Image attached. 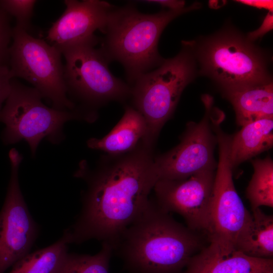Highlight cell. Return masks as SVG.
Returning a JSON list of instances; mask_svg holds the SVG:
<instances>
[{
  "label": "cell",
  "instance_id": "obj_3",
  "mask_svg": "<svg viewBox=\"0 0 273 273\" xmlns=\"http://www.w3.org/2000/svg\"><path fill=\"white\" fill-rule=\"evenodd\" d=\"M199 6L195 4L154 14L140 13L132 6L114 7L100 49L109 62L116 61L123 65L128 81L133 83L163 61L158 43L164 28L174 18Z\"/></svg>",
  "mask_w": 273,
  "mask_h": 273
},
{
  "label": "cell",
  "instance_id": "obj_4",
  "mask_svg": "<svg viewBox=\"0 0 273 273\" xmlns=\"http://www.w3.org/2000/svg\"><path fill=\"white\" fill-rule=\"evenodd\" d=\"M99 41L94 35L55 47L64 58V77L68 98L76 107L96 117L101 106L110 101L123 102L131 95V86L111 72L109 61L96 47Z\"/></svg>",
  "mask_w": 273,
  "mask_h": 273
},
{
  "label": "cell",
  "instance_id": "obj_18",
  "mask_svg": "<svg viewBox=\"0 0 273 273\" xmlns=\"http://www.w3.org/2000/svg\"><path fill=\"white\" fill-rule=\"evenodd\" d=\"M252 212L250 220L238 236L235 246L248 256L272 259L273 217L260 208Z\"/></svg>",
  "mask_w": 273,
  "mask_h": 273
},
{
  "label": "cell",
  "instance_id": "obj_21",
  "mask_svg": "<svg viewBox=\"0 0 273 273\" xmlns=\"http://www.w3.org/2000/svg\"><path fill=\"white\" fill-rule=\"evenodd\" d=\"M113 251L110 245L102 242L100 251L93 255L68 252L55 273H109Z\"/></svg>",
  "mask_w": 273,
  "mask_h": 273
},
{
  "label": "cell",
  "instance_id": "obj_27",
  "mask_svg": "<svg viewBox=\"0 0 273 273\" xmlns=\"http://www.w3.org/2000/svg\"><path fill=\"white\" fill-rule=\"evenodd\" d=\"M239 2L259 8H265L269 11L272 10V1H239Z\"/></svg>",
  "mask_w": 273,
  "mask_h": 273
},
{
  "label": "cell",
  "instance_id": "obj_1",
  "mask_svg": "<svg viewBox=\"0 0 273 273\" xmlns=\"http://www.w3.org/2000/svg\"><path fill=\"white\" fill-rule=\"evenodd\" d=\"M155 158L153 148L141 141L129 152L101 156L93 167L81 161L74 176L84 180L86 188L80 213L64 232L69 243L96 239L113 250L150 202L159 179Z\"/></svg>",
  "mask_w": 273,
  "mask_h": 273
},
{
  "label": "cell",
  "instance_id": "obj_7",
  "mask_svg": "<svg viewBox=\"0 0 273 273\" xmlns=\"http://www.w3.org/2000/svg\"><path fill=\"white\" fill-rule=\"evenodd\" d=\"M62 56L56 47L44 40L13 27L8 64L12 78L30 83L53 108L72 110L77 107L67 95Z\"/></svg>",
  "mask_w": 273,
  "mask_h": 273
},
{
  "label": "cell",
  "instance_id": "obj_26",
  "mask_svg": "<svg viewBox=\"0 0 273 273\" xmlns=\"http://www.w3.org/2000/svg\"><path fill=\"white\" fill-rule=\"evenodd\" d=\"M145 3L149 4H155L159 5L161 6L166 7L169 10H179L184 8L185 2L183 1H173V0H159V1H145Z\"/></svg>",
  "mask_w": 273,
  "mask_h": 273
},
{
  "label": "cell",
  "instance_id": "obj_8",
  "mask_svg": "<svg viewBox=\"0 0 273 273\" xmlns=\"http://www.w3.org/2000/svg\"><path fill=\"white\" fill-rule=\"evenodd\" d=\"M199 54L202 71L226 91L270 81L259 52L235 33L211 37L201 46Z\"/></svg>",
  "mask_w": 273,
  "mask_h": 273
},
{
  "label": "cell",
  "instance_id": "obj_10",
  "mask_svg": "<svg viewBox=\"0 0 273 273\" xmlns=\"http://www.w3.org/2000/svg\"><path fill=\"white\" fill-rule=\"evenodd\" d=\"M220 122L214 124L219 160L211 197L210 226L208 235L230 242L236 240L250 220L251 213L245 208L237 192L233 179V167L229 158L231 136L220 127Z\"/></svg>",
  "mask_w": 273,
  "mask_h": 273
},
{
  "label": "cell",
  "instance_id": "obj_11",
  "mask_svg": "<svg viewBox=\"0 0 273 273\" xmlns=\"http://www.w3.org/2000/svg\"><path fill=\"white\" fill-rule=\"evenodd\" d=\"M204 103L206 111L202 120L189 123L179 144L155 157L159 179H181L202 170L216 169L214 149L217 139L212 100L206 98Z\"/></svg>",
  "mask_w": 273,
  "mask_h": 273
},
{
  "label": "cell",
  "instance_id": "obj_22",
  "mask_svg": "<svg viewBox=\"0 0 273 273\" xmlns=\"http://www.w3.org/2000/svg\"><path fill=\"white\" fill-rule=\"evenodd\" d=\"M35 0H0V6L11 16L16 19L15 26L29 32Z\"/></svg>",
  "mask_w": 273,
  "mask_h": 273
},
{
  "label": "cell",
  "instance_id": "obj_2",
  "mask_svg": "<svg viewBox=\"0 0 273 273\" xmlns=\"http://www.w3.org/2000/svg\"><path fill=\"white\" fill-rule=\"evenodd\" d=\"M199 233L175 220L150 199L113 251L129 273H181L204 247Z\"/></svg>",
  "mask_w": 273,
  "mask_h": 273
},
{
  "label": "cell",
  "instance_id": "obj_19",
  "mask_svg": "<svg viewBox=\"0 0 273 273\" xmlns=\"http://www.w3.org/2000/svg\"><path fill=\"white\" fill-rule=\"evenodd\" d=\"M69 244L63 234L50 246L29 253L20 259L9 273H55L68 253Z\"/></svg>",
  "mask_w": 273,
  "mask_h": 273
},
{
  "label": "cell",
  "instance_id": "obj_16",
  "mask_svg": "<svg viewBox=\"0 0 273 273\" xmlns=\"http://www.w3.org/2000/svg\"><path fill=\"white\" fill-rule=\"evenodd\" d=\"M226 93L239 125L262 119L273 118V86L270 81L246 85Z\"/></svg>",
  "mask_w": 273,
  "mask_h": 273
},
{
  "label": "cell",
  "instance_id": "obj_6",
  "mask_svg": "<svg viewBox=\"0 0 273 273\" xmlns=\"http://www.w3.org/2000/svg\"><path fill=\"white\" fill-rule=\"evenodd\" d=\"M194 67L192 55L185 49L175 57L164 60L156 69L140 76L132 83V107L145 121L146 132L142 142L147 146L154 147L162 127L193 78Z\"/></svg>",
  "mask_w": 273,
  "mask_h": 273
},
{
  "label": "cell",
  "instance_id": "obj_13",
  "mask_svg": "<svg viewBox=\"0 0 273 273\" xmlns=\"http://www.w3.org/2000/svg\"><path fill=\"white\" fill-rule=\"evenodd\" d=\"M65 9L49 29L46 39L55 47L75 43L104 33L109 15L114 8L99 0H65Z\"/></svg>",
  "mask_w": 273,
  "mask_h": 273
},
{
  "label": "cell",
  "instance_id": "obj_25",
  "mask_svg": "<svg viewBox=\"0 0 273 273\" xmlns=\"http://www.w3.org/2000/svg\"><path fill=\"white\" fill-rule=\"evenodd\" d=\"M272 11H269L260 27L255 31L250 32L248 35L249 40H254L262 37L272 29Z\"/></svg>",
  "mask_w": 273,
  "mask_h": 273
},
{
  "label": "cell",
  "instance_id": "obj_9",
  "mask_svg": "<svg viewBox=\"0 0 273 273\" xmlns=\"http://www.w3.org/2000/svg\"><path fill=\"white\" fill-rule=\"evenodd\" d=\"M10 177L0 212V273L30 253L38 234L22 194L19 170L23 156L15 148L9 152Z\"/></svg>",
  "mask_w": 273,
  "mask_h": 273
},
{
  "label": "cell",
  "instance_id": "obj_17",
  "mask_svg": "<svg viewBox=\"0 0 273 273\" xmlns=\"http://www.w3.org/2000/svg\"><path fill=\"white\" fill-rule=\"evenodd\" d=\"M242 127L230 141L229 158L233 168L273 145V118L256 120Z\"/></svg>",
  "mask_w": 273,
  "mask_h": 273
},
{
  "label": "cell",
  "instance_id": "obj_24",
  "mask_svg": "<svg viewBox=\"0 0 273 273\" xmlns=\"http://www.w3.org/2000/svg\"><path fill=\"white\" fill-rule=\"evenodd\" d=\"M13 79L8 66L0 67V112L11 89Z\"/></svg>",
  "mask_w": 273,
  "mask_h": 273
},
{
  "label": "cell",
  "instance_id": "obj_15",
  "mask_svg": "<svg viewBox=\"0 0 273 273\" xmlns=\"http://www.w3.org/2000/svg\"><path fill=\"white\" fill-rule=\"evenodd\" d=\"M146 132V125L141 114L132 107L126 106L124 113L110 132L104 137L92 138L86 142L89 148L119 154L135 148Z\"/></svg>",
  "mask_w": 273,
  "mask_h": 273
},
{
  "label": "cell",
  "instance_id": "obj_23",
  "mask_svg": "<svg viewBox=\"0 0 273 273\" xmlns=\"http://www.w3.org/2000/svg\"><path fill=\"white\" fill-rule=\"evenodd\" d=\"M13 29L11 16L0 6V67L8 66Z\"/></svg>",
  "mask_w": 273,
  "mask_h": 273
},
{
  "label": "cell",
  "instance_id": "obj_20",
  "mask_svg": "<svg viewBox=\"0 0 273 273\" xmlns=\"http://www.w3.org/2000/svg\"><path fill=\"white\" fill-rule=\"evenodd\" d=\"M254 173L246 189L251 209L273 207V161L269 156L251 161Z\"/></svg>",
  "mask_w": 273,
  "mask_h": 273
},
{
  "label": "cell",
  "instance_id": "obj_5",
  "mask_svg": "<svg viewBox=\"0 0 273 273\" xmlns=\"http://www.w3.org/2000/svg\"><path fill=\"white\" fill-rule=\"evenodd\" d=\"M41 94L17 78L11 81L10 93L0 112V122L5 127L1 140L6 145L26 141L32 157L43 139L54 145L65 139V123L72 120L94 122L92 117L81 109L59 110L42 102Z\"/></svg>",
  "mask_w": 273,
  "mask_h": 273
},
{
  "label": "cell",
  "instance_id": "obj_12",
  "mask_svg": "<svg viewBox=\"0 0 273 273\" xmlns=\"http://www.w3.org/2000/svg\"><path fill=\"white\" fill-rule=\"evenodd\" d=\"M215 172L208 169L184 179H158L154 200L164 211L180 215L190 229L208 234Z\"/></svg>",
  "mask_w": 273,
  "mask_h": 273
},
{
  "label": "cell",
  "instance_id": "obj_14",
  "mask_svg": "<svg viewBox=\"0 0 273 273\" xmlns=\"http://www.w3.org/2000/svg\"><path fill=\"white\" fill-rule=\"evenodd\" d=\"M204 246L190 260L183 273H273V259L246 255L234 244L209 238Z\"/></svg>",
  "mask_w": 273,
  "mask_h": 273
}]
</instances>
